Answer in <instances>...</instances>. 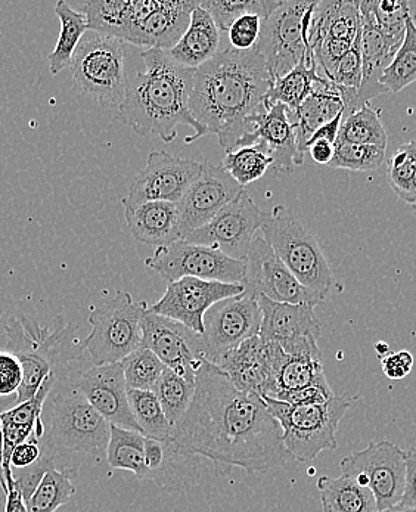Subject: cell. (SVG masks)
<instances>
[{
    "label": "cell",
    "mask_w": 416,
    "mask_h": 512,
    "mask_svg": "<svg viewBox=\"0 0 416 512\" xmlns=\"http://www.w3.org/2000/svg\"><path fill=\"white\" fill-rule=\"evenodd\" d=\"M173 448L250 474L284 467L291 455L282 428L259 394L241 392L223 369L207 359L195 375L191 406L173 425Z\"/></svg>",
    "instance_id": "obj_1"
},
{
    "label": "cell",
    "mask_w": 416,
    "mask_h": 512,
    "mask_svg": "<svg viewBox=\"0 0 416 512\" xmlns=\"http://www.w3.org/2000/svg\"><path fill=\"white\" fill-rule=\"evenodd\" d=\"M272 82L256 48L238 51L229 46L195 70L189 110L226 152L251 147L256 145V117L265 110Z\"/></svg>",
    "instance_id": "obj_2"
},
{
    "label": "cell",
    "mask_w": 416,
    "mask_h": 512,
    "mask_svg": "<svg viewBox=\"0 0 416 512\" xmlns=\"http://www.w3.org/2000/svg\"><path fill=\"white\" fill-rule=\"evenodd\" d=\"M144 73L129 80L126 96L120 105L119 117L126 126L141 136L154 135L172 144L178 138V124L195 130L185 139L194 144L207 135V130L192 117L189 110L195 70L182 67L169 52L147 49L142 52Z\"/></svg>",
    "instance_id": "obj_3"
},
{
    "label": "cell",
    "mask_w": 416,
    "mask_h": 512,
    "mask_svg": "<svg viewBox=\"0 0 416 512\" xmlns=\"http://www.w3.org/2000/svg\"><path fill=\"white\" fill-rule=\"evenodd\" d=\"M76 331V325L67 324L61 316L49 325H42L29 315L12 316L6 322L8 350L23 368L17 403L30 400L52 372L65 374L71 362L85 355L82 343L76 340Z\"/></svg>",
    "instance_id": "obj_4"
},
{
    "label": "cell",
    "mask_w": 416,
    "mask_h": 512,
    "mask_svg": "<svg viewBox=\"0 0 416 512\" xmlns=\"http://www.w3.org/2000/svg\"><path fill=\"white\" fill-rule=\"evenodd\" d=\"M67 374L57 375V383L43 408L48 417L43 420L45 436L40 439V446L43 455L57 467L68 456L99 458L107 453L110 442V422L71 386Z\"/></svg>",
    "instance_id": "obj_5"
},
{
    "label": "cell",
    "mask_w": 416,
    "mask_h": 512,
    "mask_svg": "<svg viewBox=\"0 0 416 512\" xmlns=\"http://www.w3.org/2000/svg\"><path fill=\"white\" fill-rule=\"evenodd\" d=\"M282 428V442L291 458L298 462L313 461L319 453L338 448V425L357 396L335 394L325 405H290L262 397Z\"/></svg>",
    "instance_id": "obj_6"
},
{
    "label": "cell",
    "mask_w": 416,
    "mask_h": 512,
    "mask_svg": "<svg viewBox=\"0 0 416 512\" xmlns=\"http://www.w3.org/2000/svg\"><path fill=\"white\" fill-rule=\"evenodd\" d=\"M262 234L300 284L325 302L334 287V275L321 244L296 214L284 206L273 207L266 214Z\"/></svg>",
    "instance_id": "obj_7"
},
{
    "label": "cell",
    "mask_w": 416,
    "mask_h": 512,
    "mask_svg": "<svg viewBox=\"0 0 416 512\" xmlns=\"http://www.w3.org/2000/svg\"><path fill=\"white\" fill-rule=\"evenodd\" d=\"M126 42L86 31L71 61L74 83L102 107L120 108L129 86Z\"/></svg>",
    "instance_id": "obj_8"
},
{
    "label": "cell",
    "mask_w": 416,
    "mask_h": 512,
    "mask_svg": "<svg viewBox=\"0 0 416 512\" xmlns=\"http://www.w3.org/2000/svg\"><path fill=\"white\" fill-rule=\"evenodd\" d=\"M148 304L135 303L126 291H117L113 300L95 307L89 315L92 331L82 341L83 349L95 365L120 363L142 347L141 321Z\"/></svg>",
    "instance_id": "obj_9"
},
{
    "label": "cell",
    "mask_w": 416,
    "mask_h": 512,
    "mask_svg": "<svg viewBox=\"0 0 416 512\" xmlns=\"http://www.w3.org/2000/svg\"><path fill=\"white\" fill-rule=\"evenodd\" d=\"M316 2L282 0L281 5L262 21L256 49L263 55L272 80L294 70L313 51L309 43Z\"/></svg>",
    "instance_id": "obj_10"
},
{
    "label": "cell",
    "mask_w": 416,
    "mask_h": 512,
    "mask_svg": "<svg viewBox=\"0 0 416 512\" xmlns=\"http://www.w3.org/2000/svg\"><path fill=\"white\" fill-rule=\"evenodd\" d=\"M341 476L368 487L383 511L400 504L406 483V455L388 440H372L362 451L350 453L340 462Z\"/></svg>",
    "instance_id": "obj_11"
},
{
    "label": "cell",
    "mask_w": 416,
    "mask_h": 512,
    "mask_svg": "<svg viewBox=\"0 0 416 512\" xmlns=\"http://www.w3.org/2000/svg\"><path fill=\"white\" fill-rule=\"evenodd\" d=\"M147 268L157 272L167 282L182 278L241 284L245 276V262L231 259L222 251L191 244L183 240L160 247L145 260Z\"/></svg>",
    "instance_id": "obj_12"
},
{
    "label": "cell",
    "mask_w": 416,
    "mask_h": 512,
    "mask_svg": "<svg viewBox=\"0 0 416 512\" xmlns=\"http://www.w3.org/2000/svg\"><path fill=\"white\" fill-rule=\"evenodd\" d=\"M68 381L111 425L142 433L133 418L121 363L95 365L88 353L70 363Z\"/></svg>",
    "instance_id": "obj_13"
},
{
    "label": "cell",
    "mask_w": 416,
    "mask_h": 512,
    "mask_svg": "<svg viewBox=\"0 0 416 512\" xmlns=\"http://www.w3.org/2000/svg\"><path fill=\"white\" fill-rule=\"evenodd\" d=\"M244 296L257 299L268 297L276 303L310 304L318 306L324 300L290 272L263 235H256L245 259Z\"/></svg>",
    "instance_id": "obj_14"
},
{
    "label": "cell",
    "mask_w": 416,
    "mask_h": 512,
    "mask_svg": "<svg viewBox=\"0 0 416 512\" xmlns=\"http://www.w3.org/2000/svg\"><path fill=\"white\" fill-rule=\"evenodd\" d=\"M266 214L254 203L247 191L219 211L207 225L185 238L191 244L206 245L222 251L231 259L245 262L251 242L262 229Z\"/></svg>",
    "instance_id": "obj_15"
},
{
    "label": "cell",
    "mask_w": 416,
    "mask_h": 512,
    "mask_svg": "<svg viewBox=\"0 0 416 512\" xmlns=\"http://www.w3.org/2000/svg\"><path fill=\"white\" fill-rule=\"evenodd\" d=\"M262 310L253 297H231L214 304L204 316L206 359L214 365L244 341L260 334Z\"/></svg>",
    "instance_id": "obj_16"
},
{
    "label": "cell",
    "mask_w": 416,
    "mask_h": 512,
    "mask_svg": "<svg viewBox=\"0 0 416 512\" xmlns=\"http://www.w3.org/2000/svg\"><path fill=\"white\" fill-rule=\"evenodd\" d=\"M262 310L259 337L275 343L287 355H321L318 338L322 325L310 304L276 303L268 297H257Z\"/></svg>",
    "instance_id": "obj_17"
},
{
    "label": "cell",
    "mask_w": 416,
    "mask_h": 512,
    "mask_svg": "<svg viewBox=\"0 0 416 512\" xmlns=\"http://www.w3.org/2000/svg\"><path fill=\"white\" fill-rule=\"evenodd\" d=\"M141 327L142 347L151 350L166 368L195 383V375L206 359L203 335L149 312L142 318Z\"/></svg>",
    "instance_id": "obj_18"
},
{
    "label": "cell",
    "mask_w": 416,
    "mask_h": 512,
    "mask_svg": "<svg viewBox=\"0 0 416 512\" xmlns=\"http://www.w3.org/2000/svg\"><path fill=\"white\" fill-rule=\"evenodd\" d=\"M244 293L242 284L203 281L198 278H182L169 282L166 293L157 303L148 307L149 313L164 316L185 325L203 335L204 316L214 304Z\"/></svg>",
    "instance_id": "obj_19"
},
{
    "label": "cell",
    "mask_w": 416,
    "mask_h": 512,
    "mask_svg": "<svg viewBox=\"0 0 416 512\" xmlns=\"http://www.w3.org/2000/svg\"><path fill=\"white\" fill-rule=\"evenodd\" d=\"M201 172L203 163L175 157L167 151L151 152L148 155L147 167L130 186L123 206H138L147 201L179 203Z\"/></svg>",
    "instance_id": "obj_20"
},
{
    "label": "cell",
    "mask_w": 416,
    "mask_h": 512,
    "mask_svg": "<svg viewBox=\"0 0 416 512\" xmlns=\"http://www.w3.org/2000/svg\"><path fill=\"white\" fill-rule=\"evenodd\" d=\"M242 191L244 188L223 167L204 161L203 172L179 201L180 240L207 225Z\"/></svg>",
    "instance_id": "obj_21"
},
{
    "label": "cell",
    "mask_w": 416,
    "mask_h": 512,
    "mask_svg": "<svg viewBox=\"0 0 416 512\" xmlns=\"http://www.w3.org/2000/svg\"><path fill=\"white\" fill-rule=\"evenodd\" d=\"M281 347L266 343L259 335L244 341L219 362L241 392L268 397L273 390V369Z\"/></svg>",
    "instance_id": "obj_22"
},
{
    "label": "cell",
    "mask_w": 416,
    "mask_h": 512,
    "mask_svg": "<svg viewBox=\"0 0 416 512\" xmlns=\"http://www.w3.org/2000/svg\"><path fill=\"white\" fill-rule=\"evenodd\" d=\"M360 24H362V83L357 91V108L371 104L372 99L387 93L381 85V77L400 46L391 42L380 30L375 20L372 2H360Z\"/></svg>",
    "instance_id": "obj_23"
},
{
    "label": "cell",
    "mask_w": 416,
    "mask_h": 512,
    "mask_svg": "<svg viewBox=\"0 0 416 512\" xmlns=\"http://www.w3.org/2000/svg\"><path fill=\"white\" fill-rule=\"evenodd\" d=\"M200 2L195 0H163L158 8L130 34L127 42L158 51H172L191 23L192 11Z\"/></svg>",
    "instance_id": "obj_24"
},
{
    "label": "cell",
    "mask_w": 416,
    "mask_h": 512,
    "mask_svg": "<svg viewBox=\"0 0 416 512\" xmlns=\"http://www.w3.org/2000/svg\"><path fill=\"white\" fill-rule=\"evenodd\" d=\"M254 142L268 148L276 173H290L303 166L298 157L296 130L290 120V110L284 104L278 102L257 114Z\"/></svg>",
    "instance_id": "obj_25"
},
{
    "label": "cell",
    "mask_w": 416,
    "mask_h": 512,
    "mask_svg": "<svg viewBox=\"0 0 416 512\" xmlns=\"http://www.w3.org/2000/svg\"><path fill=\"white\" fill-rule=\"evenodd\" d=\"M124 217L136 241L152 247H166L180 241L179 203L147 201L124 207Z\"/></svg>",
    "instance_id": "obj_26"
},
{
    "label": "cell",
    "mask_w": 416,
    "mask_h": 512,
    "mask_svg": "<svg viewBox=\"0 0 416 512\" xmlns=\"http://www.w3.org/2000/svg\"><path fill=\"white\" fill-rule=\"evenodd\" d=\"M343 113L344 104L340 91L328 79L319 82L312 95L296 111H290V120L296 130L298 157L303 163L304 155L307 154V142L313 133Z\"/></svg>",
    "instance_id": "obj_27"
},
{
    "label": "cell",
    "mask_w": 416,
    "mask_h": 512,
    "mask_svg": "<svg viewBox=\"0 0 416 512\" xmlns=\"http://www.w3.org/2000/svg\"><path fill=\"white\" fill-rule=\"evenodd\" d=\"M220 30L211 15L200 5L192 11L188 30L178 45L169 51L170 57L182 67L197 70L201 65L213 60L219 52Z\"/></svg>",
    "instance_id": "obj_28"
},
{
    "label": "cell",
    "mask_w": 416,
    "mask_h": 512,
    "mask_svg": "<svg viewBox=\"0 0 416 512\" xmlns=\"http://www.w3.org/2000/svg\"><path fill=\"white\" fill-rule=\"evenodd\" d=\"M362 30L360 2L327 0L316 2L309 29L310 46L325 39L347 40L355 43Z\"/></svg>",
    "instance_id": "obj_29"
},
{
    "label": "cell",
    "mask_w": 416,
    "mask_h": 512,
    "mask_svg": "<svg viewBox=\"0 0 416 512\" xmlns=\"http://www.w3.org/2000/svg\"><path fill=\"white\" fill-rule=\"evenodd\" d=\"M325 77L319 73L313 51L307 52L306 58L287 76L273 80L270 91L266 95L263 107L265 110L275 104H284L290 111H296Z\"/></svg>",
    "instance_id": "obj_30"
},
{
    "label": "cell",
    "mask_w": 416,
    "mask_h": 512,
    "mask_svg": "<svg viewBox=\"0 0 416 512\" xmlns=\"http://www.w3.org/2000/svg\"><path fill=\"white\" fill-rule=\"evenodd\" d=\"M327 381L321 355H287L281 349L273 369L270 399Z\"/></svg>",
    "instance_id": "obj_31"
},
{
    "label": "cell",
    "mask_w": 416,
    "mask_h": 512,
    "mask_svg": "<svg viewBox=\"0 0 416 512\" xmlns=\"http://www.w3.org/2000/svg\"><path fill=\"white\" fill-rule=\"evenodd\" d=\"M322 512H377V501L368 487L350 477H321L318 480Z\"/></svg>",
    "instance_id": "obj_32"
},
{
    "label": "cell",
    "mask_w": 416,
    "mask_h": 512,
    "mask_svg": "<svg viewBox=\"0 0 416 512\" xmlns=\"http://www.w3.org/2000/svg\"><path fill=\"white\" fill-rule=\"evenodd\" d=\"M55 14L60 18L61 33L54 51L49 55V68L57 76L64 68L70 67L80 40L89 29L85 14L71 8L64 0H60L55 6Z\"/></svg>",
    "instance_id": "obj_33"
},
{
    "label": "cell",
    "mask_w": 416,
    "mask_h": 512,
    "mask_svg": "<svg viewBox=\"0 0 416 512\" xmlns=\"http://www.w3.org/2000/svg\"><path fill=\"white\" fill-rule=\"evenodd\" d=\"M74 468H52L26 502L27 512H57L76 495Z\"/></svg>",
    "instance_id": "obj_34"
},
{
    "label": "cell",
    "mask_w": 416,
    "mask_h": 512,
    "mask_svg": "<svg viewBox=\"0 0 416 512\" xmlns=\"http://www.w3.org/2000/svg\"><path fill=\"white\" fill-rule=\"evenodd\" d=\"M337 142L372 145L387 150L388 135L381 121L380 111L368 104L355 113L343 116Z\"/></svg>",
    "instance_id": "obj_35"
},
{
    "label": "cell",
    "mask_w": 416,
    "mask_h": 512,
    "mask_svg": "<svg viewBox=\"0 0 416 512\" xmlns=\"http://www.w3.org/2000/svg\"><path fill=\"white\" fill-rule=\"evenodd\" d=\"M145 439L138 431L111 425L107 462L111 470L130 471L141 477L144 471Z\"/></svg>",
    "instance_id": "obj_36"
},
{
    "label": "cell",
    "mask_w": 416,
    "mask_h": 512,
    "mask_svg": "<svg viewBox=\"0 0 416 512\" xmlns=\"http://www.w3.org/2000/svg\"><path fill=\"white\" fill-rule=\"evenodd\" d=\"M129 0H90L85 3L88 29L126 42L130 27Z\"/></svg>",
    "instance_id": "obj_37"
},
{
    "label": "cell",
    "mask_w": 416,
    "mask_h": 512,
    "mask_svg": "<svg viewBox=\"0 0 416 512\" xmlns=\"http://www.w3.org/2000/svg\"><path fill=\"white\" fill-rule=\"evenodd\" d=\"M127 397L133 418L138 422L142 434L160 442H170L173 425L167 420L155 393L127 389Z\"/></svg>",
    "instance_id": "obj_38"
},
{
    "label": "cell",
    "mask_w": 416,
    "mask_h": 512,
    "mask_svg": "<svg viewBox=\"0 0 416 512\" xmlns=\"http://www.w3.org/2000/svg\"><path fill=\"white\" fill-rule=\"evenodd\" d=\"M272 166L273 158L268 148L256 144L226 152L222 167L245 188L250 183L260 181Z\"/></svg>",
    "instance_id": "obj_39"
},
{
    "label": "cell",
    "mask_w": 416,
    "mask_h": 512,
    "mask_svg": "<svg viewBox=\"0 0 416 512\" xmlns=\"http://www.w3.org/2000/svg\"><path fill=\"white\" fill-rule=\"evenodd\" d=\"M281 2L282 0H201L200 6L211 15L217 29L229 31L232 24L244 15H257L260 20L265 21Z\"/></svg>",
    "instance_id": "obj_40"
},
{
    "label": "cell",
    "mask_w": 416,
    "mask_h": 512,
    "mask_svg": "<svg viewBox=\"0 0 416 512\" xmlns=\"http://www.w3.org/2000/svg\"><path fill=\"white\" fill-rule=\"evenodd\" d=\"M416 82V26L411 17L406 21V34L387 70L381 77V85L387 92L399 93Z\"/></svg>",
    "instance_id": "obj_41"
},
{
    "label": "cell",
    "mask_w": 416,
    "mask_h": 512,
    "mask_svg": "<svg viewBox=\"0 0 416 512\" xmlns=\"http://www.w3.org/2000/svg\"><path fill=\"white\" fill-rule=\"evenodd\" d=\"M152 392L160 400L167 420L170 424L176 425L191 406L195 394V383L166 368Z\"/></svg>",
    "instance_id": "obj_42"
},
{
    "label": "cell",
    "mask_w": 416,
    "mask_h": 512,
    "mask_svg": "<svg viewBox=\"0 0 416 512\" xmlns=\"http://www.w3.org/2000/svg\"><path fill=\"white\" fill-rule=\"evenodd\" d=\"M120 363L123 366L127 389L142 390V392H152L166 369L164 363L151 350L144 347L136 350Z\"/></svg>",
    "instance_id": "obj_43"
},
{
    "label": "cell",
    "mask_w": 416,
    "mask_h": 512,
    "mask_svg": "<svg viewBox=\"0 0 416 512\" xmlns=\"http://www.w3.org/2000/svg\"><path fill=\"white\" fill-rule=\"evenodd\" d=\"M384 160H386V150L383 148L337 142L334 158L328 167L350 170V172H372L380 169Z\"/></svg>",
    "instance_id": "obj_44"
},
{
    "label": "cell",
    "mask_w": 416,
    "mask_h": 512,
    "mask_svg": "<svg viewBox=\"0 0 416 512\" xmlns=\"http://www.w3.org/2000/svg\"><path fill=\"white\" fill-rule=\"evenodd\" d=\"M374 8L375 20L378 27L384 34L396 43L402 46L406 34V21L409 17V5L406 0H378L372 2Z\"/></svg>",
    "instance_id": "obj_45"
},
{
    "label": "cell",
    "mask_w": 416,
    "mask_h": 512,
    "mask_svg": "<svg viewBox=\"0 0 416 512\" xmlns=\"http://www.w3.org/2000/svg\"><path fill=\"white\" fill-rule=\"evenodd\" d=\"M416 173V141H409L397 148L388 161V183L397 197L405 194Z\"/></svg>",
    "instance_id": "obj_46"
},
{
    "label": "cell",
    "mask_w": 416,
    "mask_h": 512,
    "mask_svg": "<svg viewBox=\"0 0 416 512\" xmlns=\"http://www.w3.org/2000/svg\"><path fill=\"white\" fill-rule=\"evenodd\" d=\"M331 82L338 91H359L362 83V30L357 34L349 54L341 58L335 67Z\"/></svg>",
    "instance_id": "obj_47"
},
{
    "label": "cell",
    "mask_w": 416,
    "mask_h": 512,
    "mask_svg": "<svg viewBox=\"0 0 416 512\" xmlns=\"http://www.w3.org/2000/svg\"><path fill=\"white\" fill-rule=\"evenodd\" d=\"M262 33V20L257 15H244L238 18L229 29V42L238 51H250L256 48Z\"/></svg>",
    "instance_id": "obj_48"
},
{
    "label": "cell",
    "mask_w": 416,
    "mask_h": 512,
    "mask_svg": "<svg viewBox=\"0 0 416 512\" xmlns=\"http://www.w3.org/2000/svg\"><path fill=\"white\" fill-rule=\"evenodd\" d=\"M23 383V368L17 356L9 350L0 352V399L17 396Z\"/></svg>",
    "instance_id": "obj_49"
},
{
    "label": "cell",
    "mask_w": 416,
    "mask_h": 512,
    "mask_svg": "<svg viewBox=\"0 0 416 512\" xmlns=\"http://www.w3.org/2000/svg\"><path fill=\"white\" fill-rule=\"evenodd\" d=\"M335 393L332 392L328 380L322 383L313 384V386L306 387V389L297 390V392H290L281 394L275 400L279 402L290 403V405H325L329 400L334 399Z\"/></svg>",
    "instance_id": "obj_50"
},
{
    "label": "cell",
    "mask_w": 416,
    "mask_h": 512,
    "mask_svg": "<svg viewBox=\"0 0 416 512\" xmlns=\"http://www.w3.org/2000/svg\"><path fill=\"white\" fill-rule=\"evenodd\" d=\"M172 449L170 442H160V440L145 439L144 453V471L141 477H154V474L160 473L167 461V453Z\"/></svg>",
    "instance_id": "obj_51"
},
{
    "label": "cell",
    "mask_w": 416,
    "mask_h": 512,
    "mask_svg": "<svg viewBox=\"0 0 416 512\" xmlns=\"http://www.w3.org/2000/svg\"><path fill=\"white\" fill-rule=\"evenodd\" d=\"M384 375L390 380H403L408 377L414 368V355L408 350L390 352L380 359Z\"/></svg>",
    "instance_id": "obj_52"
},
{
    "label": "cell",
    "mask_w": 416,
    "mask_h": 512,
    "mask_svg": "<svg viewBox=\"0 0 416 512\" xmlns=\"http://www.w3.org/2000/svg\"><path fill=\"white\" fill-rule=\"evenodd\" d=\"M42 458V446L40 440L31 437L27 442L21 443L14 449L11 456V470H24L36 464Z\"/></svg>",
    "instance_id": "obj_53"
},
{
    "label": "cell",
    "mask_w": 416,
    "mask_h": 512,
    "mask_svg": "<svg viewBox=\"0 0 416 512\" xmlns=\"http://www.w3.org/2000/svg\"><path fill=\"white\" fill-rule=\"evenodd\" d=\"M406 455V483L400 504L416 510V448H409Z\"/></svg>",
    "instance_id": "obj_54"
},
{
    "label": "cell",
    "mask_w": 416,
    "mask_h": 512,
    "mask_svg": "<svg viewBox=\"0 0 416 512\" xmlns=\"http://www.w3.org/2000/svg\"><path fill=\"white\" fill-rule=\"evenodd\" d=\"M341 121H343V114L335 117L331 123L325 124L321 129L316 130V132L313 133L312 138L307 142V150H309L310 145L316 144V142H328V144L332 145L337 144Z\"/></svg>",
    "instance_id": "obj_55"
},
{
    "label": "cell",
    "mask_w": 416,
    "mask_h": 512,
    "mask_svg": "<svg viewBox=\"0 0 416 512\" xmlns=\"http://www.w3.org/2000/svg\"><path fill=\"white\" fill-rule=\"evenodd\" d=\"M307 154H310L315 163L321 164V166H329L332 158H334L335 145L328 144V142H316V144L310 145Z\"/></svg>",
    "instance_id": "obj_56"
},
{
    "label": "cell",
    "mask_w": 416,
    "mask_h": 512,
    "mask_svg": "<svg viewBox=\"0 0 416 512\" xmlns=\"http://www.w3.org/2000/svg\"><path fill=\"white\" fill-rule=\"evenodd\" d=\"M17 403V399H0V414L6 409L12 408V403ZM2 448H3V439H2V427H0V495L6 499L8 496V486H6L5 476H3V468H2Z\"/></svg>",
    "instance_id": "obj_57"
},
{
    "label": "cell",
    "mask_w": 416,
    "mask_h": 512,
    "mask_svg": "<svg viewBox=\"0 0 416 512\" xmlns=\"http://www.w3.org/2000/svg\"><path fill=\"white\" fill-rule=\"evenodd\" d=\"M5 512H27L20 490L15 486L9 489L8 496H6Z\"/></svg>",
    "instance_id": "obj_58"
},
{
    "label": "cell",
    "mask_w": 416,
    "mask_h": 512,
    "mask_svg": "<svg viewBox=\"0 0 416 512\" xmlns=\"http://www.w3.org/2000/svg\"><path fill=\"white\" fill-rule=\"evenodd\" d=\"M400 200L403 203L408 204L409 207H412V210L416 211V173L414 179H412L411 186H409L408 191L405 194L400 195Z\"/></svg>",
    "instance_id": "obj_59"
},
{
    "label": "cell",
    "mask_w": 416,
    "mask_h": 512,
    "mask_svg": "<svg viewBox=\"0 0 416 512\" xmlns=\"http://www.w3.org/2000/svg\"><path fill=\"white\" fill-rule=\"evenodd\" d=\"M375 352L378 353V358L381 359L383 356H386L391 352L390 346H388L387 343H384V341H378V343H375Z\"/></svg>",
    "instance_id": "obj_60"
},
{
    "label": "cell",
    "mask_w": 416,
    "mask_h": 512,
    "mask_svg": "<svg viewBox=\"0 0 416 512\" xmlns=\"http://www.w3.org/2000/svg\"><path fill=\"white\" fill-rule=\"evenodd\" d=\"M377 512H416V510H414V508L405 507V505L402 504H397L387 508V510Z\"/></svg>",
    "instance_id": "obj_61"
},
{
    "label": "cell",
    "mask_w": 416,
    "mask_h": 512,
    "mask_svg": "<svg viewBox=\"0 0 416 512\" xmlns=\"http://www.w3.org/2000/svg\"><path fill=\"white\" fill-rule=\"evenodd\" d=\"M409 5V17H411V20L414 21V24L416 26V2H408Z\"/></svg>",
    "instance_id": "obj_62"
}]
</instances>
